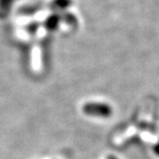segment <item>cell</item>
Returning a JSON list of instances; mask_svg holds the SVG:
<instances>
[{
  "label": "cell",
  "mask_w": 159,
  "mask_h": 159,
  "mask_svg": "<svg viewBox=\"0 0 159 159\" xmlns=\"http://www.w3.org/2000/svg\"><path fill=\"white\" fill-rule=\"evenodd\" d=\"M83 111L88 116L108 118L112 114V108L104 103H86L83 107Z\"/></svg>",
  "instance_id": "6da1fadb"
},
{
  "label": "cell",
  "mask_w": 159,
  "mask_h": 159,
  "mask_svg": "<svg viewBox=\"0 0 159 159\" xmlns=\"http://www.w3.org/2000/svg\"><path fill=\"white\" fill-rule=\"evenodd\" d=\"M16 1V0H0V19H5L9 16Z\"/></svg>",
  "instance_id": "7a4b0ae2"
},
{
  "label": "cell",
  "mask_w": 159,
  "mask_h": 159,
  "mask_svg": "<svg viewBox=\"0 0 159 159\" xmlns=\"http://www.w3.org/2000/svg\"><path fill=\"white\" fill-rule=\"evenodd\" d=\"M70 3V0H53L49 5V8L52 10H61L69 6Z\"/></svg>",
  "instance_id": "3957f363"
},
{
  "label": "cell",
  "mask_w": 159,
  "mask_h": 159,
  "mask_svg": "<svg viewBox=\"0 0 159 159\" xmlns=\"http://www.w3.org/2000/svg\"><path fill=\"white\" fill-rule=\"evenodd\" d=\"M44 26L46 27L48 30H54L57 26H58L59 18L57 16H49L46 20L44 21Z\"/></svg>",
  "instance_id": "277c9868"
},
{
  "label": "cell",
  "mask_w": 159,
  "mask_h": 159,
  "mask_svg": "<svg viewBox=\"0 0 159 159\" xmlns=\"http://www.w3.org/2000/svg\"><path fill=\"white\" fill-rule=\"evenodd\" d=\"M25 30H26L28 33H35L36 30H37V24H35V23H31V24H29V25H27V26L25 27Z\"/></svg>",
  "instance_id": "5b68a950"
},
{
  "label": "cell",
  "mask_w": 159,
  "mask_h": 159,
  "mask_svg": "<svg viewBox=\"0 0 159 159\" xmlns=\"http://www.w3.org/2000/svg\"><path fill=\"white\" fill-rule=\"evenodd\" d=\"M152 151H153V152H154L155 155L159 156V142H157V143L153 146Z\"/></svg>",
  "instance_id": "8992f818"
},
{
  "label": "cell",
  "mask_w": 159,
  "mask_h": 159,
  "mask_svg": "<svg viewBox=\"0 0 159 159\" xmlns=\"http://www.w3.org/2000/svg\"><path fill=\"white\" fill-rule=\"evenodd\" d=\"M107 159H118V158L116 156H114V155H108Z\"/></svg>",
  "instance_id": "52a82bcc"
}]
</instances>
